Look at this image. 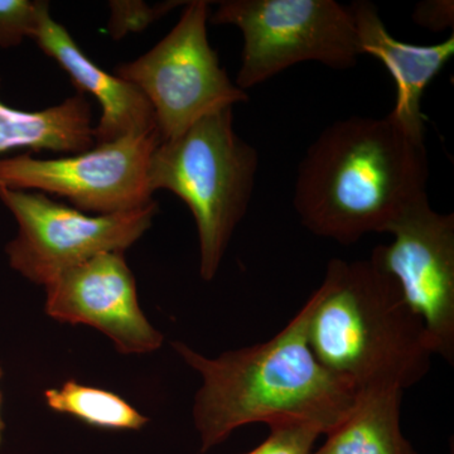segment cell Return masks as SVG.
<instances>
[{
	"label": "cell",
	"mask_w": 454,
	"mask_h": 454,
	"mask_svg": "<svg viewBox=\"0 0 454 454\" xmlns=\"http://www.w3.org/2000/svg\"><path fill=\"white\" fill-rule=\"evenodd\" d=\"M413 20L417 25L439 32L452 28L454 3L452 0H428L415 7Z\"/></svg>",
	"instance_id": "cell-19"
},
{
	"label": "cell",
	"mask_w": 454,
	"mask_h": 454,
	"mask_svg": "<svg viewBox=\"0 0 454 454\" xmlns=\"http://www.w3.org/2000/svg\"><path fill=\"white\" fill-rule=\"evenodd\" d=\"M2 378H3V372H2V369H0V380H2ZM2 402H3V397H2V393H0V409H2ZM4 428H5L4 422H3L2 413H0V443H2L3 432H4Z\"/></svg>",
	"instance_id": "cell-20"
},
{
	"label": "cell",
	"mask_w": 454,
	"mask_h": 454,
	"mask_svg": "<svg viewBox=\"0 0 454 454\" xmlns=\"http://www.w3.org/2000/svg\"><path fill=\"white\" fill-rule=\"evenodd\" d=\"M315 293L289 324L265 342L210 358L181 340L172 348L202 385L193 422L205 453L249 424L309 422L331 432L346 417L357 391L317 360L309 342Z\"/></svg>",
	"instance_id": "cell-1"
},
{
	"label": "cell",
	"mask_w": 454,
	"mask_h": 454,
	"mask_svg": "<svg viewBox=\"0 0 454 454\" xmlns=\"http://www.w3.org/2000/svg\"><path fill=\"white\" fill-rule=\"evenodd\" d=\"M393 243L372 258L399 284L422 318L433 355L454 365V215L439 214L428 195L415 200L387 227Z\"/></svg>",
	"instance_id": "cell-9"
},
{
	"label": "cell",
	"mask_w": 454,
	"mask_h": 454,
	"mask_svg": "<svg viewBox=\"0 0 454 454\" xmlns=\"http://www.w3.org/2000/svg\"><path fill=\"white\" fill-rule=\"evenodd\" d=\"M428 155L385 116H351L325 128L298 166L293 206L313 235L342 245L387 232L427 195Z\"/></svg>",
	"instance_id": "cell-2"
},
{
	"label": "cell",
	"mask_w": 454,
	"mask_h": 454,
	"mask_svg": "<svg viewBox=\"0 0 454 454\" xmlns=\"http://www.w3.org/2000/svg\"><path fill=\"white\" fill-rule=\"evenodd\" d=\"M47 405L56 413L73 415L97 428L140 430L148 418L112 391L68 380L59 389L44 391Z\"/></svg>",
	"instance_id": "cell-15"
},
{
	"label": "cell",
	"mask_w": 454,
	"mask_h": 454,
	"mask_svg": "<svg viewBox=\"0 0 454 454\" xmlns=\"http://www.w3.org/2000/svg\"><path fill=\"white\" fill-rule=\"evenodd\" d=\"M186 3L172 0L149 5L140 0H114L109 3L112 13L107 23V32L114 40H121L128 33L145 31L152 23L157 22L170 11Z\"/></svg>",
	"instance_id": "cell-16"
},
{
	"label": "cell",
	"mask_w": 454,
	"mask_h": 454,
	"mask_svg": "<svg viewBox=\"0 0 454 454\" xmlns=\"http://www.w3.org/2000/svg\"><path fill=\"white\" fill-rule=\"evenodd\" d=\"M158 131L92 146L73 157L0 158V190L40 191L65 197L79 211L98 215L139 210L154 201L148 168Z\"/></svg>",
	"instance_id": "cell-8"
},
{
	"label": "cell",
	"mask_w": 454,
	"mask_h": 454,
	"mask_svg": "<svg viewBox=\"0 0 454 454\" xmlns=\"http://www.w3.org/2000/svg\"><path fill=\"white\" fill-rule=\"evenodd\" d=\"M348 7L354 17L360 55L372 56L381 61L395 82V106L387 118L411 139L424 143L423 94L452 59L453 35L433 46L404 43L390 35L373 3L358 0Z\"/></svg>",
	"instance_id": "cell-12"
},
{
	"label": "cell",
	"mask_w": 454,
	"mask_h": 454,
	"mask_svg": "<svg viewBox=\"0 0 454 454\" xmlns=\"http://www.w3.org/2000/svg\"><path fill=\"white\" fill-rule=\"evenodd\" d=\"M210 22L243 33V91L301 62L348 70L361 56L351 9L334 0H225Z\"/></svg>",
	"instance_id": "cell-5"
},
{
	"label": "cell",
	"mask_w": 454,
	"mask_h": 454,
	"mask_svg": "<svg viewBox=\"0 0 454 454\" xmlns=\"http://www.w3.org/2000/svg\"><path fill=\"white\" fill-rule=\"evenodd\" d=\"M91 106L85 95L40 112H22L0 101V155L16 149L79 154L95 146Z\"/></svg>",
	"instance_id": "cell-13"
},
{
	"label": "cell",
	"mask_w": 454,
	"mask_h": 454,
	"mask_svg": "<svg viewBox=\"0 0 454 454\" xmlns=\"http://www.w3.org/2000/svg\"><path fill=\"white\" fill-rule=\"evenodd\" d=\"M313 293L310 349L322 366L357 393L404 391L428 375L434 355L422 318L372 256L331 259Z\"/></svg>",
	"instance_id": "cell-3"
},
{
	"label": "cell",
	"mask_w": 454,
	"mask_h": 454,
	"mask_svg": "<svg viewBox=\"0 0 454 454\" xmlns=\"http://www.w3.org/2000/svg\"><path fill=\"white\" fill-rule=\"evenodd\" d=\"M33 40L70 74L79 92H90L100 103L103 113L92 133L95 145L158 131L153 107L145 95L134 83L94 64L67 29L51 17L49 3L42 8Z\"/></svg>",
	"instance_id": "cell-11"
},
{
	"label": "cell",
	"mask_w": 454,
	"mask_h": 454,
	"mask_svg": "<svg viewBox=\"0 0 454 454\" xmlns=\"http://www.w3.org/2000/svg\"><path fill=\"white\" fill-rule=\"evenodd\" d=\"M258 168V151L236 134L232 107L200 119L177 138L160 142L152 154V192L170 191L192 212L205 282L216 277L249 210Z\"/></svg>",
	"instance_id": "cell-4"
},
{
	"label": "cell",
	"mask_w": 454,
	"mask_h": 454,
	"mask_svg": "<svg viewBox=\"0 0 454 454\" xmlns=\"http://www.w3.org/2000/svg\"><path fill=\"white\" fill-rule=\"evenodd\" d=\"M44 288V309L51 318L97 328L121 354H149L162 346L163 334L140 309L136 278L124 253L98 254Z\"/></svg>",
	"instance_id": "cell-10"
},
{
	"label": "cell",
	"mask_w": 454,
	"mask_h": 454,
	"mask_svg": "<svg viewBox=\"0 0 454 454\" xmlns=\"http://www.w3.org/2000/svg\"><path fill=\"white\" fill-rule=\"evenodd\" d=\"M47 2L0 0V49L20 46L35 37L42 8Z\"/></svg>",
	"instance_id": "cell-18"
},
{
	"label": "cell",
	"mask_w": 454,
	"mask_h": 454,
	"mask_svg": "<svg viewBox=\"0 0 454 454\" xmlns=\"http://www.w3.org/2000/svg\"><path fill=\"white\" fill-rule=\"evenodd\" d=\"M210 2H187L177 25L136 61L116 67L154 110L160 142L175 139L200 119L247 101L221 67L207 37Z\"/></svg>",
	"instance_id": "cell-6"
},
{
	"label": "cell",
	"mask_w": 454,
	"mask_h": 454,
	"mask_svg": "<svg viewBox=\"0 0 454 454\" xmlns=\"http://www.w3.org/2000/svg\"><path fill=\"white\" fill-rule=\"evenodd\" d=\"M268 438L247 454H313L317 439L324 430L309 422H283L269 426Z\"/></svg>",
	"instance_id": "cell-17"
},
{
	"label": "cell",
	"mask_w": 454,
	"mask_h": 454,
	"mask_svg": "<svg viewBox=\"0 0 454 454\" xmlns=\"http://www.w3.org/2000/svg\"><path fill=\"white\" fill-rule=\"evenodd\" d=\"M404 391H358L346 417L313 454H419L402 432Z\"/></svg>",
	"instance_id": "cell-14"
},
{
	"label": "cell",
	"mask_w": 454,
	"mask_h": 454,
	"mask_svg": "<svg viewBox=\"0 0 454 454\" xmlns=\"http://www.w3.org/2000/svg\"><path fill=\"white\" fill-rule=\"evenodd\" d=\"M18 235L5 247L9 264L27 279L49 286L59 274L103 253H124L145 235L157 202L122 214L89 216L31 191L0 190Z\"/></svg>",
	"instance_id": "cell-7"
}]
</instances>
